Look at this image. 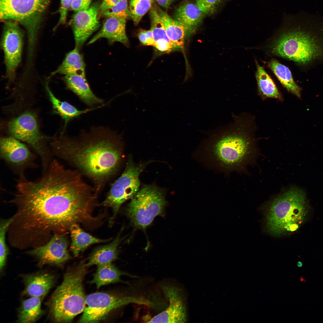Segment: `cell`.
Instances as JSON below:
<instances>
[{
    "instance_id": "3",
    "label": "cell",
    "mask_w": 323,
    "mask_h": 323,
    "mask_svg": "<svg viewBox=\"0 0 323 323\" xmlns=\"http://www.w3.org/2000/svg\"><path fill=\"white\" fill-rule=\"evenodd\" d=\"M289 28L272 45V52L292 60L304 71L323 65V18L285 15Z\"/></svg>"
},
{
    "instance_id": "40",
    "label": "cell",
    "mask_w": 323,
    "mask_h": 323,
    "mask_svg": "<svg viewBox=\"0 0 323 323\" xmlns=\"http://www.w3.org/2000/svg\"><path fill=\"white\" fill-rule=\"evenodd\" d=\"M297 266L299 267H301L303 266V263L299 261L297 263Z\"/></svg>"
},
{
    "instance_id": "25",
    "label": "cell",
    "mask_w": 323,
    "mask_h": 323,
    "mask_svg": "<svg viewBox=\"0 0 323 323\" xmlns=\"http://www.w3.org/2000/svg\"><path fill=\"white\" fill-rule=\"evenodd\" d=\"M204 14L196 4L186 2L176 9L174 19L194 31L202 21Z\"/></svg>"
},
{
    "instance_id": "12",
    "label": "cell",
    "mask_w": 323,
    "mask_h": 323,
    "mask_svg": "<svg viewBox=\"0 0 323 323\" xmlns=\"http://www.w3.org/2000/svg\"><path fill=\"white\" fill-rule=\"evenodd\" d=\"M36 155L25 144L13 137L0 139V157L19 177L25 176L26 170L38 167L36 162Z\"/></svg>"
},
{
    "instance_id": "38",
    "label": "cell",
    "mask_w": 323,
    "mask_h": 323,
    "mask_svg": "<svg viewBox=\"0 0 323 323\" xmlns=\"http://www.w3.org/2000/svg\"><path fill=\"white\" fill-rule=\"evenodd\" d=\"M120 0H103L99 7L102 14L117 4Z\"/></svg>"
},
{
    "instance_id": "21",
    "label": "cell",
    "mask_w": 323,
    "mask_h": 323,
    "mask_svg": "<svg viewBox=\"0 0 323 323\" xmlns=\"http://www.w3.org/2000/svg\"><path fill=\"white\" fill-rule=\"evenodd\" d=\"M157 8L168 37L178 49L183 48L185 38L194 31L172 18L160 7Z\"/></svg>"
},
{
    "instance_id": "14",
    "label": "cell",
    "mask_w": 323,
    "mask_h": 323,
    "mask_svg": "<svg viewBox=\"0 0 323 323\" xmlns=\"http://www.w3.org/2000/svg\"><path fill=\"white\" fill-rule=\"evenodd\" d=\"M68 245L65 234L56 235L45 244L34 248L28 253L35 257L42 265H60L70 258Z\"/></svg>"
},
{
    "instance_id": "17",
    "label": "cell",
    "mask_w": 323,
    "mask_h": 323,
    "mask_svg": "<svg viewBox=\"0 0 323 323\" xmlns=\"http://www.w3.org/2000/svg\"><path fill=\"white\" fill-rule=\"evenodd\" d=\"M126 20L124 19L107 18L100 30L87 44H92L100 38H105L110 44L119 42L125 46H128L129 40L126 32Z\"/></svg>"
},
{
    "instance_id": "6",
    "label": "cell",
    "mask_w": 323,
    "mask_h": 323,
    "mask_svg": "<svg viewBox=\"0 0 323 323\" xmlns=\"http://www.w3.org/2000/svg\"><path fill=\"white\" fill-rule=\"evenodd\" d=\"M305 197L299 189L291 188L276 197L269 204L266 214V227L275 236L296 231L307 212Z\"/></svg>"
},
{
    "instance_id": "39",
    "label": "cell",
    "mask_w": 323,
    "mask_h": 323,
    "mask_svg": "<svg viewBox=\"0 0 323 323\" xmlns=\"http://www.w3.org/2000/svg\"><path fill=\"white\" fill-rule=\"evenodd\" d=\"M157 3L164 8L169 7L174 0H155Z\"/></svg>"
},
{
    "instance_id": "27",
    "label": "cell",
    "mask_w": 323,
    "mask_h": 323,
    "mask_svg": "<svg viewBox=\"0 0 323 323\" xmlns=\"http://www.w3.org/2000/svg\"><path fill=\"white\" fill-rule=\"evenodd\" d=\"M85 65L82 55L76 48L68 52L62 64L53 74H75L85 77Z\"/></svg>"
},
{
    "instance_id": "24",
    "label": "cell",
    "mask_w": 323,
    "mask_h": 323,
    "mask_svg": "<svg viewBox=\"0 0 323 323\" xmlns=\"http://www.w3.org/2000/svg\"><path fill=\"white\" fill-rule=\"evenodd\" d=\"M93 279L89 281L95 284L97 289L102 286L118 282H123L121 279L122 275L136 277L119 270L112 263L99 265Z\"/></svg>"
},
{
    "instance_id": "16",
    "label": "cell",
    "mask_w": 323,
    "mask_h": 323,
    "mask_svg": "<svg viewBox=\"0 0 323 323\" xmlns=\"http://www.w3.org/2000/svg\"><path fill=\"white\" fill-rule=\"evenodd\" d=\"M161 289L169 303L167 307L147 322L178 323L185 320V306L179 290L171 285L163 284Z\"/></svg>"
},
{
    "instance_id": "36",
    "label": "cell",
    "mask_w": 323,
    "mask_h": 323,
    "mask_svg": "<svg viewBox=\"0 0 323 323\" xmlns=\"http://www.w3.org/2000/svg\"><path fill=\"white\" fill-rule=\"evenodd\" d=\"M73 0H61L60 6L59 10L60 18L57 26L64 24L66 21L68 10L71 7Z\"/></svg>"
},
{
    "instance_id": "9",
    "label": "cell",
    "mask_w": 323,
    "mask_h": 323,
    "mask_svg": "<svg viewBox=\"0 0 323 323\" xmlns=\"http://www.w3.org/2000/svg\"><path fill=\"white\" fill-rule=\"evenodd\" d=\"M8 129L12 137L28 144L40 158L43 171L52 161L53 156L47 138L39 131L35 115L26 111L10 121Z\"/></svg>"
},
{
    "instance_id": "30",
    "label": "cell",
    "mask_w": 323,
    "mask_h": 323,
    "mask_svg": "<svg viewBox=\"0 0 323 323\" xmlns=\"http://www.w3.org/2000/svg\"><path fill=\"white\" fill-rule=\"evenodd\" d=\"M257 68L256 77L258 91L261 95L265 98L282 100V96L270 77L257 63Z\"/></svg>"
},
{
    "instance_id": "29",
    "label": "cell",
    "mask_w": 323,
    "mask_h": 323,
    "mask_svg": "<svg viewBox=\"0 0 323 323\" xmlns=\"http://www.w3.org/2000/svg\"><path fill=\"white\" fill-rule=\"evenodd\" d=\"M269 66L282 84L289 92L299 98L301 88L294 81L289 68L275 60H271Z\"/></svg>"
},
{
    "instance_id": "32",
    "label": "cell",
    "mask_w": 323,
    "mask_h": 323,
    "mask_svg": "<svg viewBox=\"0 0 323 323\" xmlns=\"http://www.w3.org/2000/svg\"><path fill=\"white\" fill-rule=\"evenodd\" d=\"M13 220L12 217L1 221L0 225V270L3 269L8 254L7 247L6 243V232Z\"/></svg>"
},
{
    "instance_id": "26",
    "label": "cell",
    "mask_w": 323,
    "mask_h": 323,
    "mask_svg": "<svg viewBox=\"0 0 323 323\" xmlns=\"http://www.w3.org/2000/svg\"><path fill=\"white\" fill-rule=\"evenodd\" d=\"M46 89L55 112L59 115L64 121L63 132L70 120L97 108L84 110H78L70 103L58 99L52 93L47 83L46 85Z\"/></svg>"
},
{
    "instance_id": "18",
    "label": "cell",
    "mask_w": 323,
    "mask_h": 323,
    "mask_svg": "<svg viewBox=\"0 0 323 323\" xmlns=\"http://www.w3.org/2000/svg\"><path fill=\"white\" fill-rule=\"evenodd\" d=\"M63 80L68 89L75 93L86 105L93 106L103 100L93 92L85 77L75 74L65 75Z\"/></svg>"
},
{
    "instance_id": "33",
    "label": "cell",
    "mask_w": 323,
    "mask_h": 323,
    "mask_svg": "<svg viewBox=\"0 0 323 323\" xmlns=\"http://www.w3.org/2000/svg\"><path fill=\"white\" fill-rule=\"evenodd\" d=\"M106 17H115L127 20L131 18L127 0H120L103 14Z\"/></svg>"
},
{
    "instance_id": "37",
    "label": "cell",
    "mask_w": 323,
    "mask_h": 323,
    "mask_svg": "<svg viewBox=\"0 0 323 323\" xmlns=\"http://www.w3.org/2000/svg\"><path fill=\"white\" fill-rule=\"evenodd\" d=\"M92 0H73L71 8L76 12L87 10L90 7Z\"/></svg>"
},
{
    "instance_id": "13",
    "label": "cell",
    "mask_w": 323,
    "mask_h": 323,
    "mask_svg": "<svg viewBox=\"0 0 323 323\" xmlns=\"http://www.w3.org/2000/svg\"><path fill=\"white\" fill-rule=\"evenodd\" d=\"M19 23L13 20L5 22L2 40L7 77L13 79L21 60L23 33Z\"/></svg>"
},
{
    "instance_id": "2",
    "label": "cell",
    "mask_w": 323,
    "mask_h": 323,
    "mask_svg": "<svg viewBox=\"0 0 323 323\" xmlns=\"http://www.w3.org/2000/svg\"><path fill=\"white\" fill-rule=\"evenodd\" d=\"M122 135L97 127L77 137L62 134L52 139L49 146L53 156L90 179L98 192L119 167L122 156Z\"/></svg>"
},
{
    "instance_id": "7",
    "label": "cell",
    "mask_w": 323,
    "mask_h": 323,
    "mask_svg": "<svg viewBox=\"0 0 323 323\" xmlns=\"http://www.w3.org/2000/svg\"><path fill=\"white\" fill-rule=\"evenodd\" d=\"M50 0H0L2 21L13 20L23 25L28 37V53L32 54L38 31Z\"/></svg>"
},
{
    "instance_id": "5",
    "label": "cell",
    "mask_w": 323,
    "mask_h": 323,
    "mask_svg": "<svg viewBox=\"0 0 323 323\" xmlns=\"http://www.w3.org/2000/svg\"><path fill=\"white\" fill-rule=\"evenodd\" d=\"M87 267L86 263L82 261L70 269L51 296L48 305L51 317L55 322H71L84 311L86 296L83 281Z\"/></svg>"
},
{
    "instance_id": "19",
    "label": "cell",
    "mask_w": 323,
    "mask_h": 323,
    "mask_svg": "<svg viewBox=\"0 0 323 323\" xmlns=\"http://www.w3.org/2000/svg\"><path fill=\"white\" fill-rule=\"evenodd\" d=\"M24 280L25 287L23 294L40 298L47 293L54 285L55 281L53 275L45 272L27 275Z\"/></svg>"
},
{
    "instance_id": "8",
    "label": "cell",
    "mask_w": 323,
    "mask_h": 323,
    "mask_svg": "<svg viewBox=\"0 0 323 323\" xmlns=\"http://www.w3.org/2000/svg\"><path fill=\"white\" fill-rule=\"evenodd\" d=\"M166 204L160 189L152 185H146L131 199L126 213L136 227L144 229L156 216L162 215Z\"/></svg>"
},
{
    "instance_id": "4",
    "label": "cell",
    "mask_w": 323,
    "mask_h": 323,
    "mask_svg": "<svg viewBox=\"0 0 323 323\" xmlns=\"http://www.w3.org/2000/svg\"><path fill=\"white\" fill-rule=\"evenodd\" d=\"M242 119L215 130L202 146L205 159L221 170L241 168L254 153L253 138Z\"/></svg>"
},
{
    "instance_id": "15",
    "label": "cell",
    "mask_w": 323,
    "mask_h": 323,
    "mask_svg": "<svg viewBox=\"0 0 323 323\" xmlns=\"http://www.w3.org/2000/svg\"><path fill=\"white\" fill-rule=\"evenodd\" d=\"M99 8L94 5L88 9L76 12L71 21L75 44L79 50L88 39L100 27Z\"/></svg>"
},
{
    "instance_id": "35",
    "label": "cell",
    "mask_w": 323,
    "mask_h": 323,
    "mask_svg": "<svg viewBox=\"0 0 323 323\" xmlns=\"http://www.w3.org/2000/svg\"><path fill=\"white\" fill-rule=\"evenodd\" d=\"M138 36L139 40L143 45L153 46L154 41L151 29L148 30L140 29L138 33Z\"/></svg>"
},
{
    "instance_id": "1",
    "label": "cell",
    "mask_w": 323,
    "mask_h": 323,
    "mask_svg": "<svg viewBox=\"0 0 323 323\" xmlns=\"http://www.w3.org/2000/svg\"><path fill=\"white\" fill-rule=\"evenodd\" d=\"M9 202L16 207L10 235L24 248L43 245L56 235L65 234L74 224H87L94 206L90 187L75 170L52 161L41 176L16 180Z\"/></svg>"
},
{
    "instance_id": "11",
    "label": "cell",
    "mask_w": 323,
    "mask_h": 323,
    "mask_svg": "<svg viewBox=\"0 0 323 323\" xmlns=\"http://www.w3.org/2000/svg\"><path fill=\"white\" fill-rule=\"evenodd\" d=\"M146 165H135L131 158H129L123 173L113 184L101 203L103 206L112 209L113 214L109 220L110 224L112 223L121 205L131 199L138 191L140 185L139 176Z\"/></svg>"
},
{
    "instance_id": "10",
    "label": "cell",
    "mask_w": 323,
    "mask_h": 323,
    "mask_svg": "<svg viewBox=\"0 0 323 323\" xmlns=\"http://www.w3.org/2000/svg\"><path fill=\"white\" fill-rule=\"evenodd\" d=\"M146 305L150 301L126 294L97 292L86 296V307L80 323H97L105 319L112 311L130 303Z\"/></svg>"
},
{
    "instance_id": "28",
    "label": "cell",
    "mask_w": 323,
    "mask_h": 323,
    "mask_svg": "<svg viewBox=\"0 0 323 323\" xmlns=\"http://www.w3.org/2000/svg\"><path fill=\"white\" fill-rule=\"evenodd\" d=\"M41 298L31 297L24 300L18 311L17 321L20 323H34L44 314L41 308Z\"/></svg>"
},
{
    "instance_id": "23",
    "label": "cell",
    "mask_w": 323,
    "mask_h": 323,
    "mask_svg": "<svg viewBox=\"0 0 323 323\" xmlns=\"http://www.w3.org/2000/svg\"><path fill=\"white\" fill-rule=\"evenodd\" d=\"M69 231L71 238L70 250L75 257L78 256L92 245L106 242L111 240L95 237L84 231L77 224L72 225Z\"/></svg>"
},
{
    "instance_id": "22",
    "label": "cell",
    "mask_w": 323,
    "mask_h": 323,
    "mask_svg": "<svg viewBox=\"0 0 323 323\" xmlns=\"http://www.w3.org/2000/svg\"><path fill=\"white\" fill-rule=\"evenodd\" d=\"M122 228L115 239L111 243L95 249L86 263L87 267L96 265L97 266L112 263L118 258V247L123 240L121 237Z\"/></svg>"
},
{
    "instance_id": "20",
    "label": "cell",
    "mask_w": 323,
    "mask_h": 323,
    "mask_svg": "<svg viewBox=\"0 0 323 323\" xmlns=\"http://www.w3.org/2000/svg\"><path fill=\"white\" fill-rule=\"evenodd\" d=\"M151 29L153 37V47L162 52H169L178 49L169 39L159 12L157 6L152 5L150 9Z\"/></svg>"
},
{
    "instance_id": "31",
    "label": "cell",
    "mask_w": 323,
    "mask_h": 323,
    "mask_svg": "<svg viewBox=\"0 0 323 323\" xmlns=\"http://www.w3.org/2000/svg\"><path fill=\"white\" fill-rule=\"evenodd\" d=\"M154 0H130L129 10L134 24L138 25L143 17L150 9Z\"/></svg>"
},
{
    "instance_id": "34",
    "label": "cell",
    "mask_w": 323,
    "mask_h": 323,
    "mask_svg": "<svg viewBox=\"0 0 323 323\" xmlns=\"http://www.w3.org/2000/svg\"><path fill=\"white\" fill-rule=\"evenodd\" d=\"M196 4L205 14H211L215 10L219 0H195Z\"/></svg>"
}]
</instances>
